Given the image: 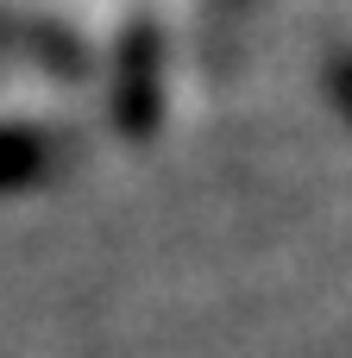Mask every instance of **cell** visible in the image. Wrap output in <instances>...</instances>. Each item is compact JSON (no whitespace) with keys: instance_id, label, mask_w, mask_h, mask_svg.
<instances>
[{"instance_id":"cell-1","label":"cell","mask_w":352,"mask_h":358,"mask_svg":"<svg viewBox=\"0 0 352 358\" xmlns=\"http://www.w3.org/2000/svg\"><path fill=\"white\" fill-rule=\"evenodd\" d=\"M328 82H334V101L346 107V120H352V50H340V57H334V69H328Z\"/></svg>"}]
</instances>
